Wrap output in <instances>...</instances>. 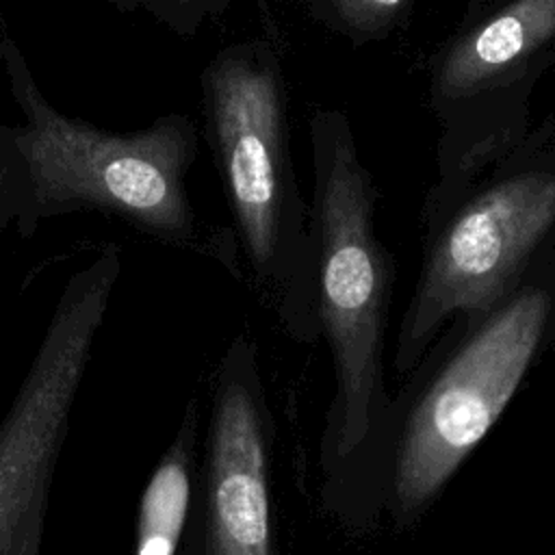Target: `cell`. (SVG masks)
Masks as SVG:
<instances>
[{
	"label": "cell",
	"mask_w": 555,
	"mask_h": 555,
	"mask_svg": "<svg viewBox=\"0 0 555 555\" xmlns=\"http://www.w3.org/2000/svg\"><path fill=\"white\" fill-rule=\"evenodd\" d=\"M312 197L317 323L332 360L334 388L319 440L321 503L349 531L382 516L375 470L390 403L384 347L395 262L377 236V186L343 111L312 108Z\"/></svg>",
	"instance_id": "6da1fadb"
},
{
	"label": "cell",
	"mask_w": 555,
	"mask_h": 555,
	"mask_svg": "<svg viewBox=\"0 0 555 555\" xmlns=\"http://www.w3.org/2000/svg\"><path fill=\"white\" fill-rule=\"evenodd\" d=\"M555 345V249L492 304L453 317L390 395L375 501L412 529Z\"/></svg>",
	"instance_id": "7a4b0ae2"
},
{
	"label": "cell",
	"mask_w": 555,
	"mask_h": 555,
	"mask_svg": "<svg viewBox=\"0 0 555 555\" xmlns=\"http://www.w3.org/2000/svg\"><path fill=\"white\" fill-rule=\"evenodd\" d=\"M0 67L22 119L0 121V230L28 238L43 221L104 212L169 245L197 243L186 178L199 147L193 117L169 113L115 132L54 108L0 11Z\"/></svg>",
	"instance_id": "3957f363"
},
{
	"label": "cell",
	"mask_w": 555,
	"mask_h": 555,
	"mask_svg": "<svg viewBox=\"0 0 555 555\" xmlns=\"http://www.w3.org/2000/svg\"><path fill=\"white\" fill-rule=\"evenodd\" d=\"M423 249L392 371L403 379L457 314L507 293L555 249V113L460 180L429 186Z\"/></svg>",
	"instance_id": "277c9868"
},
{
	"label": "cell",
	"mask_w": 555,
	"mask_h": 555,
	"mask_svg": "<svg viewBox=\"0 0 555 555\" xmlns=\"http://www.w3.org/2000/svg\"><path fill=\"white\" fill-rule=\"evenodd\" d=\"M204 132L254 282L291 338H319L308 204L293 154L288 87L273 41L221 48L202 72Z\"/></svg>",
	"instance_id": "5b68a950"
},
{
	"label": "cell",
	"mask_w": 555,
	"mask_h": 555,
	"mask_svg": "<svg viewBox=\"0 0 555 555\" xmlns=\"http://www.w3.org/2000/svg\"><path fill=\"white\" fill-rule=\"evenodd\" d=\"M119 275L117 245L69 275L0 418V555H41L54 473Z\"/></svg>",
	"instance_id": "8992f818"
},
{
	"label": "cell",
	"mask_w": 555,
	"mask_h": 555,
	"mask_svg": "<svg viewBox=\"0 0 555 555\" xmlns=\"http://www.w3.org/2000/svg\"><path fill=\"white\" fill-rule=\"evenodd\" d=\"M555 67V0H488L427 61L436 180L447 186L531 128V95Z\"/></svg>",
	"instance_id": "52a82bcc"
},
{
	"label": "cell",
	"mask_w": 555,
	"mask_h": 555,
	"mask_svg": "<svg viewBox=\"0 0 555 555\" xmlns=\"http://www.w3.org/2000/svg\"><path fill=\"white\" fill-rule=\"evenodd\" d=\"M273 414L258 347L236 334L221 353L180 555H280L273 509Z\"/></svg>",
	"instance_id": "ba28073f"
},
{
	"label": "cell",
	"mask_w": 555,
	"mask_h": 555,
	"mask_svg": "<svg viewBox=\"0 0 555 555\" xmlns=\"http://www.w3.org/2000/svg\"><path fill=\"white\" fill-rule=\"evenodd\" d=\"M197 464L199 408L193 397L139 496L132 555H180L191 518Z\"/></svg>",
	"instance_id": "9c48e42d"
},
{
	"label": "cell",
	"mask_w": 555,
	"mask_h": 555,
	"mask_svg": "<svg viewBox=\"0 0 555 555\" xmlns=\"http://www.w3.org/2000/svg\"><path fill=\"white\" fill-rule=\"evenodd\" d=\"M301 7L330 33L366 46L405 26L416 0H301Z\"/></svg>",
	"instance_id": "30bf717a"
},
{
	"label": "cell",
	"mask_w": 555,
	"mask_h": 555,
	"mask_svg": "<svg viewBox=\"0 0 555 555\" xmlns=\"http://www.w3.org/2000/svg\"><path fill=\"white\" fill-rule=\"evenodd\" d=\"M126 13H145L178 37L191 39L217 22L234 0H100Z\"/></svg>",
	"instance_id": "8fae6325"
},
{
	"label": "cell",
	"mask_w": 555,
	"mask_h": 555,
	"mask_svg": "<svg viewBox=\"0 0 555 555\" xmlns=\"http://www.w3.org/2000/svg\"><path fill=\"white\" fill-rule=\"evenodd\" d=\"M488 0H464V13H470L475 9H479L481 4H486Z\"/></svg>",
	"instance_id": "7c38bea8"
}]
</instances>
